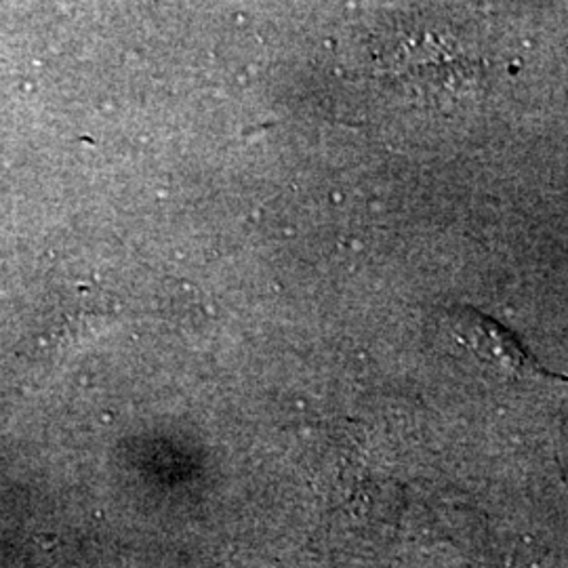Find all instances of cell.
<instances>
[{
  "label": "cell",
  "instance_id": "obj_1",
  "mask_svg": "<svg viewBox=\"0 0 568 568\" xmlns=\"http://www.w3.org/2000/svg\"><path fill=\"white\" fill-rule=\"evenodd\" d=\"M450 331L462 344L469 347L480 361L497 366L509 375L527 377L532 373H541L535 361L528 356L527 349L518 344V339L508 328L495 323L478 310L455 307L448 314Z\"/></svg>",
  "mask_w": 568,
  "mask_h": 568
}]
</instances>
